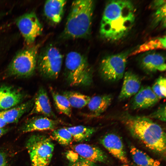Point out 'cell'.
Segmentation results:
<instances>
[{
	"label": "cell",
	"mask_w": 166,
	"mask_h": 166,
	"mask_svg": "<svg viewBox=\"0 0 166 166\" xmlns=\"http://www.w3.org/2000/svg\"><path fill=\"white\" fill-rule=\"evenodd\" d=\"M135 19L134 5L125 0L109 1L105 6L100 27L101 37L115 41L123 38L129 32Z\"/></svg>",
	"instance_id": "6da1fadb"
},
{
	"label": "cell",
	"mask_w": 166,
	"mask_h": 166,
	"mask_svg": "<svg viewBox=\"0 0 166 166\" xmlns=\"http://www.w3.org/2000/svg\"><path fill=\"white\" fill-rule=\"evenodd\" d=\"M122 119L132 134L147 147L165 156L166 134L162 127L147 117L126 113Z\"/></svg>",
	"instance_id": "7a4b0ae2"
},
{
	"label": "cell",
	"mask_w": 166,
	"mask_h": 166,
	"mask_svg": "<svg viewBox=\"0 0 166 166\" xmlns=\"http://www.w3.org/2000/svg\"><path fill=\"white\" fill-rule=\"evenodd\" d=\"M94 7V2L92 0L73 2L64 31L65 37L83 38L89 34Z\"/></svg>",
	"instance_id": "3957f363"
},
{
	"label": "cell",
	"mask_w": 166,
	"mask_h": 166,
	"mask_svg": "<svg viewBox=\"0 0 166 166\" xmlns=\"http://www.w3.org/2000/svg\"><path fill=\"white\" fill-rule=\"evenodd\" d=\"M65 64L66 79L69 85L88 86L92 84L93 70L82 55L76 51L69 52Z\"/></svg>",
	"instance_id": "277c9868"
},
{
	"label": "cell",
	"mask_w": 166,
	"mask_h": 166,
	"mask_svg": "<svg viewBox=\"0 0 166 166\" xmlns=\"http://www.w3.org/2000/svg\"><path fill=\"white\" fill-rule=\"evenodd\" d=\"M26 148L32 166H48L51 160L54 144L50 138L33 135L27 140Z\"/></svg>",
	"instance_id": "5b68a950"
},
{
	"label": "cell",
	"mask_w": 166,
	"mask_h": 166,
	"mask_svg": "<svg viewBox=\"0 0 166 166\" xmlns=\"http://www.w3.org/2000/svg\"><path fill=\"white\" fill-rule=\"evenodd\" d=\"M38 47V45H34L18 53L8 67V74L22 77L31 75L36 67Z\"/></svg>",
	"instance_id": "8992f818"
},
{
	"label": "cell",
	"mask_w": 166,
	"mask_h": 166,
	"mask_svg": "<svg viewBox=\"0 0 166 166\" xmlns=\"http://www.w3.org/2000/svg\"><path fill=\"white\" fill-rule=\"evenodd\" d=\"M62 59V56L57 48L48 47L39 58L38 65L39 72L45 78L57 79L61 69Z\"/></svg>",
	"instance_id": "52a82bcc"
},
{
	"label": "cell",
	"mask_w": 166,
	"mask_h": 166,
	"mask_svg": "<svg viewBox=\"0 0 166 166\" xmlns=\"http://www.w3.org/2000/svg\"><path fill=\"white\" fill-rule=\"evenodd\" d=\"M127 62L126 54L121 53L108 56L101 61L100 66L101 76L109 82L118 81L123 78Z\"/></svg>",
	"instance_id": "ba28073f"
},
{
	"label": "cell",
	"mask_w": 166,
	"mask_h": 166,
	"mask_svg": "<svg viewBox=\"0 0 166 166\" xmlns=\"http://www.w3.org/2000/svg\"><path fill=\"white\" fill-rule=\"evenodd\" d=\"M16 23L27 44H32L42 33V25L33 12L25 13L16 19Z\"/></svg>",
	"instance_id": "9c48e42d"
},
{
	"label": "cell",
	"mask_w": 166,
	"mask_h": 166,
	"mask_svg": "<svg viewBox=\"0 0 166 166\" xmlns=\"http://www.w3.org/2000/svg\"><path fill=\"white\" fill-rule=\"evenodd\" d=\"M159 100L150 86H143L133 96L130 101V107L133 110L146 109L154 106Z\"/></svg>",
	"instance_id": "30bf717a"
},
{
	"label": "cell",
	"mask_w": 166,
	"mask_h": 166,
	"mask_svg": "<svg viewBox=\"0 0 166 166\" xmlns=\"http://www.w3.org/2000/svg\"><path fill=\"white\" fill-rule=\"evenodd\" d=\"M103 146L114 157L125 164L128 161L120 137L113 133L107 134L100 140Z\"/></svg>",
	"instance_id": "8fae6325"
},
{
	"label": "cell",
	"mask_w": 166,
	"mask_h": 166,
	"mask_svg": "<svg viewBox=\"0 0 166 166\" xmlns=\"http://www.w3.org/2000/svg\"><path fill=\"white\" fill-rule=\"evenodd\" d=\"M24 97L22 92L13 86H0V111L16 106L22 101Z\"/></svg>",
	"instance_id": "7c38bea8"
},
{
	"label": "cell",
	"mask_w": 166,
	"mask_h": 166,
	"mask_svg": "<svg viewBox=\"0 0 166 166\" xmlns=\"http://www.w3.org/2000/svg\"><path fill=\"white\" fill-rule=\"evenodd\" d=\"M74 151L82 158L95 163H105L108 160L106 153L100 148L88 144H79L73 147Z\"/></svg>",
	"instance_id": "4fadbf2b"
},
{
	"label": "cell",
	"mask_w": 166,
	"mask_h": 166,
	"mask_svg": "<svg viewBox=\"0 0 166 166\" xmlns=\"http://www.w3.org/2000/svg\"><path fill=\"white\" fill-rule=\"evenodd\" d=\"M123 78V84L118 97L120 101L125 100L133 96L140 88L141 80L136 74L128 71L125 73Z\"/></svg>",
	"instance_id": "5bb4252c"
},
{
	"label": "cell",
	"mask_w": 166,
	"mask_h": 166,
	"mask_svg": "<svg viewBox=\"0 0 166 166\" xmlns=\"http://www.w3.org/2000/svg\"><path fill=\"white\" fill-rule=\"evenodd\" d=\"M40 114L49 118H56L52 110L46 91L40 87L36 93L30 114Z\"/></svg>",
	"instance_id": "9a60e30c"
},
{
	"label": "cell",
	"mask_w": 166,
	"mask_h": 166,
	"mask_svg": "<svg viewBox=\"0 0 166 166\" xmlns=\"http://www.w3.org/2000/svg\"><path fill=\"white\" fill-rule=\"evenodd\" d=\"M58 123L57 120L44 116L34 117L24 124L22 131L23 133H27L35 131L53 130L57 127Z\"/></svg>",
	"instance_id": "2e32d148"
},
{
	"label": "cell",
	"mask_w": 166,
	"mask_h": 166,
	"mask_svg": "<svg viewBox=\"0 0 166 166\" xmlns=\"http://www.w3.org/2000/svg\"><path fill=\"white\" fill-rule=\"evenodd\" d=\"M66 1L64 0H49L45 3L44 14L46 18L54 24L59 23L61 20Z\"/></svg>",
	"instance_id": "e0dca14e"
},
{
	"label": "cell",
	"mask_w": 166,
	"mask_h": 166,
	"mask_svg": "<svg viewBox=\"0 0 166 166\" xmlns=\"http://www.w3.org/2000/svg\"><path fill=\"white\" fill-rule=\"evenodd\" d=\"M140 64L144 70L150 73L164 71L166 70L165 58L159 53L146 55L141 59Z\"/></svg>",
	"instance_id": "ac0fdd59"
},
{
	"label": "cell",
	"mask_w": 166,
	"mask_h": 166,
	"mask_svg": "<svg viewBox=\"0 0 166 166\" xmlns=\"http://www.w3.org/2000/svg\"><path fill=\"white\" fill-rule=\"evenodd\" d=\"M113 99V96L110 94L91 97L87 105L91 116L97 117L105 112L111 105Z\"/></svg>",
	"instance_id": "d6986e66"
},
{
	"label": "cell",
	"mask_w": 166,
	"mask_h": 166,
	"mask_svg": "<svg viewBox=\"0 0 166 166\" xmlns=\"http://www.w3.org/2000/svg\"><path fill=\"white\" fill-rule=\"evenodd\" d=\"M32 105V101H30L13 108L0 111V117L7 124L16 123Z\"/></svg>",
	"instance_id": "ffe728a7"
},
{
	"label": "cell",
	"mask_w": 166,
	"mask_h": 166,
	"mask_svg": "<svg viewBox=\"0 0 166 166\" xmlns=\"http://www.w3.org/2000/svg\"><path fill=\"white\" fill-rule=\"evenodd\" d=\"M130 152L136 166H161L159 161L134 146L130 147Z\"/></svg>",
	"instance_id": "44dd1931"
},
{
	"label": "cell",
	"mask_w": 166,
	"mask_h": 166,
	"mask_svg": "<svg viewBox=\"0 0 166 166\" xmlns=\"http://www.w3.org/2000/svg\"><path fill=\"white\" fill-rule=\"evenodd\" d=\"M49 89L57 111L61 113L71 117L72 114V107L66 97L56 91L51 86H49Z\"/></svg>",
	"instance_id": "7402d4cb"
},
{
	"label": "cell",
	"mask_w": 166,
	"mask_h": 166,
	"mask_svg": "<svg viewBox=\"0 0 166 166\" xmlns=\"http://www.w3.org/2000/svg\"><path fill=\"white\" fill-rule=\"evenodd\" d=\"M66 128L71 134L73 140L77 142L87 140L96 131L94 128L82 125Z\"/></svg>",
	"instance_id": "603a6c76"
},
{
	"label": "cell",
	"mask_w": 166,
	"mask_h": 166,
	"mask_svg": "<svg viewBox=\"0 0 166 166\" xmlns=\"http://www.w3.org/2000/svg\"><path fill=\"white\" fill-rule=\"evenodd\" d=\"M62 94L66 97L72 107L77 109L87 105L91 98L88 96L73 91H64Z\"/></svg>",
	"instance_id": "cb8c5ba5"
},
{
	"label": "cell",
	"mask_w": 166,
	"mask_h": 166,
	"mask_svg": "<svg viewBox=\"0 0 166 166\" xmlns=\"http://www.w3.org/2000/svg\"><path fill=\"white\" fill-rule=\"evenodd\" d=\"M166 37L165 36L151 39L140 45L131 55H133L151 50L156 49H165Z\"/></svg>",
	"instance_id": "d4e9b609"
},
{
	"label": "cell",
	"mask_w": 166,
	"mask_h": 166,
	"mask_svg": "<svg viewBox=\"0 0 166 166\" xmlns=\"http://www.w3.org/2000/svg\"><path fill=\"white\" fill-rule=\"evenodd\" d=\"M50 137L60 144L68 145L72 142V136L66 127L55 129L52 132Z\"/></svg>",
	"instance_id": "484cf974"
},
{
	"label": "cell",
	"mask_w": 166,
	"mask_h": 166,
	"mask_svg": "<svg viewBox=\"0 0 166 166\" xmlns=\"http://www.w3.org/2000/svg\"><path fill=\"white\" fill-rule=\"evenodd\" d=\"M156 95L160 99L165 98L166 95V80L165 77L160 76L151 88Z\"/></svg>",
	"instance_id": "4316f807"
},
{
	"label": "cell",
	"mask_w": 166,
	"mask_h": 166,
	"mask_svg": "<svg viewBox=\"0 0 166 166\" xmlns=\"http://www.w3.org/2000/svg\"><path fill=\"white\" fill-rule=\"evenodd\" d=\"M164 27L166 26V4L156 9L154 14L152 24L155 27L160 24Z\"/></svg>",
	"instance_id": "83f0119b"
},
{
	"label": "cell",
	"mask_w": 166,
	"mask_h": 166,
	"mask_svg": "<svg viewBox=\"0 0 166 166\" xmlns=\"http://www.w3.org/2000/svg\"><path fill=\"white\" fill-rule=\"evenodd\" d=\"M147 117L151 118H154L161 121H166V105L165 104L161 105L153 112L150 114Z\"/></svg>",
	"instance_id": "f1b7e54d"
},
{
	"label": "cell",
	"mask_w": 166,
	"mask_h": 166,
	"mask_svg": "<svg viewBox=\"0 0 166 166\" xmlns=\"http://www.w3.org/2000/svg\"><path fill=\"white\" fill-rule=\"evenodd\" d=\"M70 166H97L94 163L82 158L75 162Z\"/></svg>",
	"instance_id": "f546056e"
},
{
	"label": "cell",
	"mask_w": 166,
	"mask_h": 166,
	"mask_svg": "<svg viewBox=\"0 0 166 166\" xmlns=\"http://www.w3.org/2000/svg\"><path fill=\"white\" fill-rule=\"evenodd\" d=\"M165 4H166L165 0H155L151 3L150 6L151 8L157 9Z\"/></svg>",
	"instance_id": "4dcf8cb0"
},
{
	"label": "cell",
	"mask_w": 166,
	"mask_h": 166,
	"mask_svg": "<svg viewBox=\"0 0 166 166\" xmlns=\"http://www.w3.org/2000/svg\"><path fill=\"white\" fill-rule=\"evenodd\" d=\"M0 166H7L6 158L5 154L0 152Z\"/></svg>",
	"instance_id": "1f68e13d"
},
{
	"label": "cell",
	"mask_w": 166,
	"mask_h": 166,
	"mask_svg": "<svg viewBox=\"0 0 166 166\" xmlns=\"http://www.w3.org/2000/svg\"><path fill=\"white\" fill-rule=\"evenodd\" d=\"M7 124L0 117V128H3Z\"/></svg>",
	"instance_id": "d6a6232c"
},
{
	"label": "cell",
	"mask_w": 166,
	"mask_h": 166,
	"mask_svg": "<svg viewBox=\"0 0 166 166\" xmlns=\"http://www.w3.org/2000/svg\"><path fill=\"white\" fill-rule=\"evenodd\" d=\"M7 131V129L6 128H0V137L6 133Z\"/></svg>",
	"instance_id": "836d02e7"
},
{
	"label": "cell",
	"mask_w": 166,
	"mask_h": 166,
	"mask_svg": "<svg viewBox=\"0 0 166 166\" xmlns=\"http://www.w3.org/2000/svg\"><path fill=\"white\" fill-rule=\"evenodd\" d=\"M121 166H129L127 164H124Z\"/></svg>",
	"instance_id": "e575fe53"
},
{
	"label": "cell",
	"mask_w": 166,
	"mask_h": 166,
	"mask_svg": "<svg viewBox=\"0 0 166 166\" xmlns=\"http://www.w3.org/2000/svg\"><path fill=\"white\" fill-rule=\"evenodd\" d=\"M2 26L0 27V30L2 29Z\"/></svg>",
	"instance_id": "d590c367"
}]
</instances>
